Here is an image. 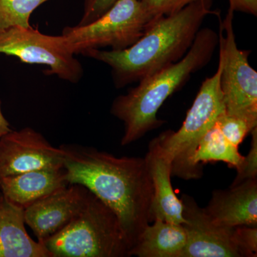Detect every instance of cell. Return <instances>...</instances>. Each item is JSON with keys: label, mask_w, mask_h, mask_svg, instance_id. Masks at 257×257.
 <instances>
[{"label": "cell", "mask_w": 257, "mask_h": 257, "mask_svg": "<svg viewBox=\"0 0 257 257\" xmlns=\"http://www.w3.org/2000/svg\"><path fill=\"white\" fill-rule=\"evenodd\" d=\"M153 20L177 13L195 0H140Z\"/></svg>", "instance_id": "obj_21"}, {"label": "cell", "mask_w": 257, "mask_h": 257, "mask_svg": "<svg viewBox=\"0 0 257 257\" xmlns=\"http://www.w3.org/2000/svg\"><path fill=\"white\" fill-rule=\"evenodd\" d=\"M42 244L52 257L130 256L117 216L91 192L78 215Z\"/></svg>", "instance_id": "obj_4"}, {"label": "cell", "mask_w": 257, "mask_h": 257, "mask_svg": "<svg viewBox=\"0 0 257 257\" xmlns=\"http://www.w3.org/2000/svg\"><path fill=\"white\" fill-rule=\"evenodd\" d=\"M65 152L55 147L30 127L11 131L0 138V179L30 171L63 167Z\"/></svg>", "instance_id": "obj_9"}, {"label": "cell", "mask_w": 257, "mask_h": 257, "mask_svg": "<svg viewBox=\"0 0 257 257\" xmlns=\"http://www.w3.org/2000/svg\"><path fill=\"white\" fill-rule=\"evenodd\" d=\"M24 209L0 193V257H52L25 229Z\"/></svg>", "instance_id": "obj_15"}, {"label": "cell", "mask_w": 257, "mask_h": 257, "mask_svg": "<svg viewBox=\"0 0 257 257\" xmlns=\"http://www.w3.org/2000/svg\"><path fill=\"white\" fill-rule=\"evenodd\" d=\"M89 194L80 184H69L24 209L25 224L31 228L37 241L43 243L78 215Z\"/></svg>", "instance_id": "obj_11"}, {"label": "cell", "mask_w": 257, "mask_h": 257, "mask_svg": "<svg viewBox=\"0 0 257 257\" xmlns=\"http://www.w3.org/2000/svg\"><path fill=\"white\" fill-rule=\"evenodd\" d=\"M234 12L219 18V57L222 60L220 88L226 113L257 126V72L248 62L250 51L236 45L233 26Z\"/></svg>", "instance_id": "obj_7"}, {"label": "cell", "mask_w": 257, "mask_h": 257, "mask_svg": "<svg viewBox=\"0 0 257 257\" xmlns=\"http://www.w3.org/2000/svg\"><path fill=\"white\" fill-rule=\"evenodd\" d=\"M0 54L15 56L28 64L50 67L47 74L78 83L82 78V64L69 50L63 35H45L36 29L13 26L0 30Z\"/></svg>", "instance_id": "obj_8"}, {"label": "cell", "mask_w": 257, "mask_h": 257, "mask_svg": "<svg viewBox=\"0 0 257 257\" xmlns=\"http://www.w3.org/2000/svg\"><path fill=\"white\" fill-rule=\"evenodd\" d=\"M218 43L219 35L214 30L200 29L183 58L142 79L137 87L115 98L111 113L124 122L122 146L164 124L165 121L157 118L159 109L192 74L210 62Z\"/></svg>", "instance_id": "obj_3"}, {"label": "cell", "mask_w": 257, "mask_h": 257, "mask_svg": "<svg viewBox=\"0 0 257 257\" xmlns=\"http://www.w3.org/2000/svg\"><path fill=\"white\" fill-rule=\"evenodd\" d=\"M149 224L130 249V256L181 257L187 244L183 224L155 219Z\"/></svg>", "instance_id": "obj_16"}, {"label": "cell", "mask_w": 257, "mask_h": 257, "mask_svg": "<svg viewBox=\"0 0 257 257\" xmlns=\"http://www.w3.org/2000/svg\"><path fill=\"white\" fill-rule=\"evenodd\" d=\"M187 244L181 257H243L234 237V227L215 224L194 199L182 194Z\"/></svg>", "instance_id": "obj_10"}, {"label": "cell", "mask_w": 257, "mask_h": 257, "mask_svg": "<svg viewBox=\"0 0 257 257\" xmlns=\"http://www.w3.org/2000/svg\"><path fill=\"white\" fill-rule=\"evenodd\" d=\"M50 0H0V30L13 26L30 28V17Z\"/></svg>", "instance_id": "obj_18"}, {"label": "cell", "mask_w": 257, "mask_h": 257, "mask_svg": "<svg viewBox=\"0 0 257 257\" xmlns=\"http://www.w3.org/2000/svg\"><path fill=\"white\" fill-rule=\"evenodd\" d=\"M9 122L5 117L3 111H2L1 106H0V138L4 136L7 133L11 131Z\"/></svg>", "instance_id": "obj_25"}, {"label": "cell", "mask_w": 257, "mask_h": 257, "mask_svg": "<svg viewBox=\"0 0 257 257\" xmlns=\"http://www.w3.org/2000/svg\"><path fill=\"white\" fill-rule=\"evenodd\" d=\"M204 211L215 224L226 227L257 226V178L224 190H215Z\"/></svg>", "instance_id": "obj_12"}, {"label": "cell", "mask_w": 257, "mask_h": 257, "mask_svg": "<svg viewBox=\"0 0 257 257\" xmlns=\"http://www.w3.org/2000/svg\"><path fill=\"white\" fill-rule=\"evenodd\" d=\"M152 20L140 0H117L92 23L67 27L62 35L74 55L104 47L122 50L141 38Z\"/></svg>", "instance_id": "obj_6"}, {"label": "cell", "mask_w": 257, "mask_h": 257, "mask_svg": "<svg viewBox=\"0 0 257 257\" xmlns=\"http://www.w3.org/2000/svg\"><path fill=\"white\" fill-rule=\"evenodd\" d=\"M216 123L225 138L237 147L242 143L246 135L256 127L245 119L231 116L226 112L221 115Z\"/></svg>", "instance_id": "obj_19"}, {"label": "cell", "mask_w": 257, "mask_h": 257, "mask_svg": "<svg viewBox=\"0 0 257 257\" xmlns=\"http://www.w3.org/2000/svg\"><path fill=\"white\" fill-rule=\"evenodd\" d=\"M251 148L246 157H243L242 162L236 169L237 175L231 187L238 185L248 179L257 178V128L251 132Z\"/></svg>", "instance_id": "obj_20"}, {"label": "cell", "mask_w": 257, "mask_h": 257, "mask_svg": "<svg viewBox=\"0 0 257 257\" xmlns=\"http://www.w3.org/2000/svg\"><path fill=\"white\" fill-rule=\"evenodd\" d=\"M62 147L67 182L87 188L116 214L131 249L152 222L153 186L145 157H117L92 147Z\"/></svg>", "instance_id": "obj_1"}, {"label": "cell", "mask_w": 257, "mask_h": 257, "mask_svg": "<svg viewBox=\"0 0 257 257\" xmlns=\"http://www.w3.org/2000/svg\"><path fill=\"white\" fill-rule=\"evenodd\" d=\"M243 158L240 155L239 147L234 146L225 138L215 122L198 144L193 161L194 165L200 168H202L203 163L223 162L236 169Z\"/></svg>", "instance_id": "obj_17"}, {"label": "cell", "mask_w": 257, "mask_h": 257, "mask_svg": "<svg viewBox=\"0 0 257 257\" xmlns=\"http://www.w3.org/2000/svg\"><path fill=\"white\" fill-rule=\"evenodd\" d=\"M69 184L63 166L0 179V191L10 202L25 209Z\"/></svg>", "instance_id": "obj_14"}, {"label": "cell", "mask_w": 257, "mask_h": 257, "mask_svg": "<svg viewBox=\"0 0 257 257\" xmlns=\"http://www.w3.org/2000/svg\"><path fill=\"white\" fill-rule=\"evenodd\" d=\"M229 9L253 16L257 15V0H229Z\"/></svg>", "instance_id": "obj_24"}, {"label": "cell", "mask_w": 257, "mask_h": 257, "mask_svg": "<svg viewBox=\"0 0 257 257\" xmlns=\"http://www.w3.org/2000/svg\"><path fill=\"white\" fill-rule=\"evenodd\" d=\"M211 7V0H195L177 13L152 20L141 38L128 48L92 49L82 55L107 64L115 87H126L183 58L204 19L218 14Z\"/></svg>", "instance_id": "obj_2"}, {"label": "cell", "mask_w": 257, "mask_h": 257, "mask_svg": "<svg viewBox=\"0 0 257 257\" xmlns=\"http://www.w3.org/2000/svg\"><path fill=\"white\" fill-rule=\"evenodd\" d=\"M222 60L215 74L202 82L183 124L177 132L168 130L157 137L170 159L172 175L189 180L200 178L202 168L194 165V154L202 137L226 112L220 88Z\"/></svg>", "instance_id": "obj_5"}, {"label": "cell", "mask_w": 257, "mask_h": 257, "mask_svg": "<svg viewBox=\"0 0 257 257\" xmlns=\"http://www.w3.org/2000/svg\"><path fill=\"white\" fill-rule=\"evenodd\" d=\"M145 160L148 166L153 186L152 222L161 219L175 224H184L183 206L176 196L172 187V164L170 159L161 145L158 138L149 145Z\"/></svg>", "instance_id": "obj_13"}, {"label": "cell", "mask_w": 257, "mask_h": 257, "mask_svg": "<svg viewBox=\"0 0 257 257\" xmlns=\"http://www.w3.org/2000/svg\"><path fill=\"white\" fill-rule=\"evenodd\" d=\"M234 237L243 257L257 256V226H235Z\"/></svg>", "instance_id": "obj_22"}, {"label": "cell", "mask_w": 257, "mask_h": 257, "mask_svg": "<svg viewBox=\"0 0 257 257\" xmlns=\"http://www.w3.org/2000/svg\"><path fill=\"white\" fill-rule=\"evenodd\" d=\"M117 0H84V14L78 25H89L100 18Z\"/></svg>", "instance_id": "obj_23"}]
</instances>
